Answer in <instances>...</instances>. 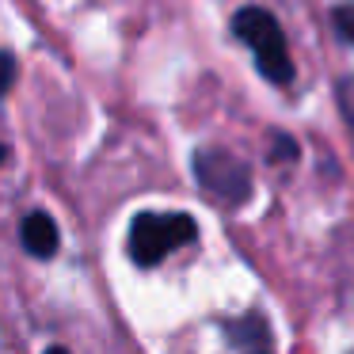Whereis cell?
Masks as SVG:
<instances>
[{"mask_svg":"<svg viewBox=\"0 0 354 354\" xmlns=\"http://www.w3.org/2000/svg\"><path fill=\"white\" fill-rule=\"evenodd\" d=\"M232 31L259 62V73L270 84H290L293 80V57L286 50V35L278 19L267 8H240L232 16Z\"/></svg>","mask_w":354,"mask_h":354,"instance_id":"cell-1","label":"cell"},{"mask_svg":"<svg viewBox=\"0 0 354 354\" xmlns=\"http://www.w3.org/2000/svg\"><path fill=\"white\" fill-rule=\"evenodd\" d=\"M198 221L191 214H138L130 225V259L138 267H156L168 252L191 244Z\"/></svg>","mask_w":354,"mask_h":354,"instance_id":"cell-2","label":"cell"},{"mask_svg":"<svg viewBox=\"0 0 354 354\" xmlns=\"http://www.w3.org/2000/svg\"><path fill=\"white\" fill-rule=\"evenodd\" d=\"M194 179L214 202L240 209L252 198V168L229 149H198L194 153Z\"/></svg>","mask_w":354,"mask_h":354,"instance_id":"cell-3","label":"cell"},{"mask_svg":"<svg viewBox=\"0 0 354 354\" xmlns=\"http://www.w3.org/2000/svg\"><path fill=\"white\" fill-rule=\"evenodd\" d=\"M19 240H24V248L31 255L50 259V255L57 252V244H62V232H57V225L50 221V214L35 209V214H27L24 225H19Z\"/></svg>","mask_w":354,"mask_h":354,"instance_id":"cell-4","label":"cell"},{"mask_svg":"<svg viewBox=\"0 0 354 354\" xmlns=\"http://www.w3.org/2000/svg\"><path fill=\"white\" fill-rule=\"evenodd\" d=\"M225 331L232 335L236 346H252V343H267V324H263L259 313H248L244 320L236 324H225Z\"/></svg>","mask_w":354,"mask_h":354,"instance_id":"cell-5","label":"cell"},{"mask_svg":"<svg viewBox=\"0 0 354 354\" xmlns=\"http://www.w3.org/2000/svg\"><path fill=\"white\" fill-rule=\"evenodd\" d=\"M335 100H339V111H343V122L351 126V141H354V73L343 77L335 84Z\"/></svg>","mask_w":354,"mask_h":354,"instance_id":"cell-6","label":"cell"},{"mask_svg":"<svg viewBox=\"0 0 354 354\" xmlns=\"http://www.w3.org/2000/svg\"><path fill=\"white\" fill-rule=\"evenodd\" d=\"M331 27H335V35L346 42V46H354V4L331 8Z\"/></svg>","mask_w":354,"mask_h":354,"instance_id":"cell-7","label":"cell"},{"mask_svg":"<svg viewBox=\"0 0 354 354\" xmlns=\"http://www.w3.org/2000/svg\"><path fill=\"white\" fill-rule=\"evenodd\" d=\"M270 160H274V164L297 160V141H293L290 133H274V141H270Z\"/></svg>","mask_w":354,"mask_h":354,"instance_id":"cell-8","label":"cell"},{"mask_svg":"<svg viewBox=\"0 0 354 354\" xmlns=\"http://www.w3.org/2000/svg\"><path fill=\"white\" fill-rule=\"evenodd\" d=\"M12 84H16V57L8 50H0V95L8 92Z\"/></svg>","mask_w":354,"mask_h":354,"instance_id":"cell-9","label":"cell"},{"mask_svg":"<svg viewBox=\"0 0 354 354\" xmlns=\"http://www.w3.org/2000/svg\"><path fill=\"white\" fill-rule=\"evenodd\" d=\"M46 354H69V351H65V346H50Z\"/></svg>","mask_w":354,"mask_h":354,"instance_id":"cell-10","label":"cell"},{"mask_svg":"<svg viewBox=\"0 0 354 354\" xmlns=\"http://www.w3.org/2000/svg\"><path fill=\"white\" fill-rule=\"evenodd\" d=\"M8 160V145H0V164Z\"/></svg>","mask_w":354,"mask_h":354,"instance_id":"cell-11","label":"cell"},{"mask_svg":"<svg viewBox=\"0 0 354 354\" xmlns=\"http://www.w3.org/2000/svg\"><path fill=\"white\" fill-rule=\"evenodd\" d=\"M255 354H267V351H255Z\"/></svg>","mask_w":354,"mask_h":354,"instance_id":"cell-12","label":"cell"},{"mask_svg":"<svg viewBox=\"0 0 354 354\" xmlns=\"http://www.w3.org/2000/svg\"><path fill=\"white\" fill-rule=\"evenodd\" d=\"M351 354H354V351H351Z\"/></svg>","mask_w":354,"mask_h":354,"instance_id":"cell-13","label":"cell"}]
</instances>
